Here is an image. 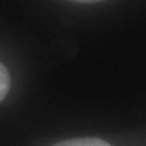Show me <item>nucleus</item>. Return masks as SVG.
I'll return each mask as SVG.
<instances>
[{
    "instance_id": "nucleus-1",
    "label": "nucleus",
    "mask_w": 146,
    "mask_h": 146,
    "mask_svg": "<svg viewBox=\"0 0 146 146\" xmlns=\"http://www.w3.org/2000/svg\"><path fill=\"white\" fill-rule=\"evenodd\" d=\"M53 146H111L105 140L96 139V137H83V139H71L59 142Z\"/></svg>"
},
{
    "instance_id": "nucleus-3",
    "label": "nucleus",
    "mask_w": 146,
    "mask_h": 146,
    "mask_svg": "<svg viewBox=\"0 0 146 146\" xmlns=\"http://www.w3.org/2000/svg\"><path fill=\"white\" fill-rule=\"evenodd\" d=\"M74 2H80V3H94V2H102V0H74Z\"/></svg>"
},
{
    "instance_id": "nucleus-2",
    "label": "nucleus",
    "mask_w": 146,
    "mask_h": 146,
    "mask_svg": "<svg viewBox=\"0 0 146 146\" xmlns=\"http://www.w3.org/2000/svg\"><path fill=\"white\" fill-rule=\"evenodd\" d=\"M9 89H11V75L7 72L6 66L0 64V102L5 99Z\"/></svg>"
}]
</instances>
